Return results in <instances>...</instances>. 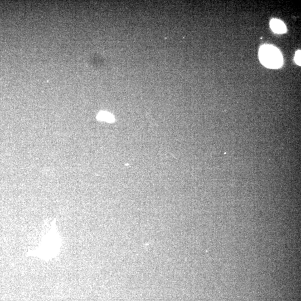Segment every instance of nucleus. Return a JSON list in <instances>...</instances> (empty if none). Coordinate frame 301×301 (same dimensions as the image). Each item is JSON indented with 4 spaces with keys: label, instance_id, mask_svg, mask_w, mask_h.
I'll use <instances>...</instances> for the list:
<instances>
[{
    "label": "nucleus",
    "instance_id": "nucleus-1",
    "mask_svg": "<svg viewBox=\"0 0 301 301\" xmlns=\"http://www.w3.org/2000/svg\"><path fill=\"white\" fill-rule=\"evenodd\" d=\"M259 58L264 66L270 69H277L281 67L283 62L281 52L271 45H264L260 47L259 51Z\"/></svg>",
    "mask_w": 301,
    "mask_h": 301
},
{
    "label": "nucleus",
    "instance_id": "nucleus-2",
    "mask_svg": "<svg viewBox=\"0 0 301 301\" xmlns=\"http://www.w3.org/2000/svg\"><path fill=\"white\" fill-rule=\"evenodd\" d=\"M270 26L272 31L277 34H283L287 31L283 22L278 19H272L270 22Z\"/></svg>",
    "mask_w": 301,
    "mask_h": 301
},
{
    "label": "nucleus",
    "instance_id": "nucleus-3",
    "mask_svg": "<svg viewBox=\"0 0 301 301\" xmlns=\"http://www.w3.org/2000/svg\"><path fill=\"white\" fill-rule=\"evenodd\" d=\"M98 120L105 121L108 123H112L115 121V118L113 115L108 112L100 111L97 116Z\"/></svg>",
    "mask_w": 301,
    "mask_h": 301
},
{
    "label": "nucleus",
    "instance_id": "nucleus-4",
    "mask_svg": "<svg viewBox=\"0 0 301 301\" xmlns=\"http://www.w3.org/2000/svg\"><path fill=\"white\" fill-rule=\"evenodd\" d=\"M301 50H298L295 54L294 60L296 63L298 65H301Z\"/></svg>",
    "mask_w": 301,
    "mask_h": 301
}]
</instances>
